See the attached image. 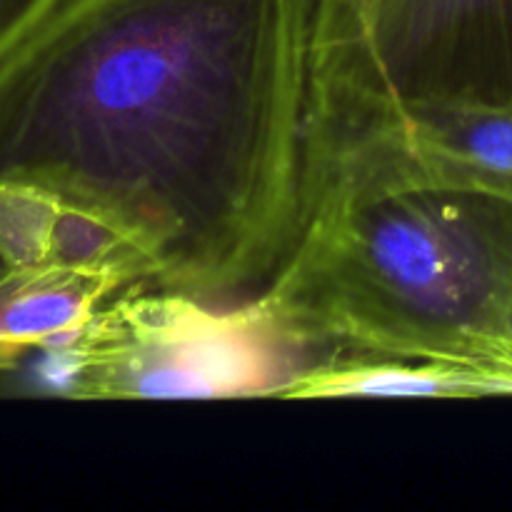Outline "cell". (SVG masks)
<instances>
[{
	"label": "cell",
	"instance_id": "1",
	"mask_svg": "<svg viewBox=\"0 0 512 512\" xmlns=\"http://www.w3.org/2000/svg\"><path fill=\"white\" fill-rule=\"evenodd\" d=\"M315 0H60L0 60V185L103 228L145 285L270 280L303 203Z\"/></svg>",
	"mask_w": 512,
	"mask_h": 512
},
{
	"label": "cell",
	"instance_id": "2",
	"mask_svg": "<svg viewBox=\"0 0 512 512\" xmlns=\"http://www.w3.org/2000/svg\"><path fill=\"white\" fill-rule=\"evenodd\" d=\"M255 300L313 355L453 360L512 395V203L458 190L310 200Z\"/></svg>",
	"mask_w": 512,
	"mask_h": 512
},
{
	"label": "cell",
	"instance_id": "3",
	"mask_svg": "<svg viewBox=\"0 0 512 512\" xmlns=\"http://www.w3.org/2000/svg\"><path fill=\"white\" fill-rule=\"evenodd\" d=\"M448 100L512 103V0H315L305 130Z\"/></svg>",
	"mask_w": 512,
	"mask_h": 512
},
{
	"label": "cell",
	"instance_id": "4",
	"mask_svg": "<svg viewBox=\"0 0 512 512\" xmlns=\"http://www.w3.org/2000/svg\"><path fill=\"white\" fill-rule=\"evenodd\" d=\"M43 353L75 400L278 398L318 358L290 343L258 300L215 310L153 285L123 290Z\"/></svg>",
	"mask_w": 512,
	"mask_h": 512
},
{
	"label": "cell",
	"instance_id": "5",
	"mask_svg": "<svg viewBox=\"0 0 512 512\" xmlns=\"http://www.w3.org/2000/svg\"><path fill=\"white\" fill-rule=\"evenodd\" d=\"M398 190L512 203V103H403L305 133L303 203Z\"/></svg>",
	"mask_w": 512,
	"mask_h": 512
},
{
	"label": "cell",
	"instance_id": "6",
	"mask_svg": "<svg viewBox=\"0 0 512 512\" xmlns=\"http://www.w3.org/2000/svg\"><path fill=\"white\" fill-rule=\"evenodd\" d=\"M123 265H43L0 280V373L33 350H48L83 328L108 300L133 288Z\"/></svg>",
	"mask_w": 512,
	"mask_h": 512
},
{
	"label": "cell",
	"instance_id": "7",
	"mask_svg": "<svg viewBox=\"0 0 512 512\" xmlns=\"http://www.w3.org/2000/svg\"><path fill=\"white\" fill-rule=\"evenodd\" d=\"M510 395L495 375L453 360L323 353L280 388V400L490 398Z\"/></svg>",
	"mask_w": 512,
	"mask_h": 512
},
{
	"label": "cell",
	"instance_id": "8",
	"mask_svg": "<svg viewBox=\"0 0 512 512\" xmlns=\"http://www.w3.org/2000/svg\"><path fill=\"white\" fill-rule=\"evenodd\" d=\"M60 0H0V60L23 43Z\"/></svg>",
	"mask_w": 512,
	"mask_h": 512
},
{
	"label": "cell",
	"instance_id": "9",
	"mask_svg": "<svg viewBox=\"0 0 512 512\" xmlns=\"http://www.w3.org/2000/svg\"><path fill=\"white\" fill-rule=\"evenodd\" d=\"M5 273H8V268H5V265L0 263V280H3V275H5Z\"/></svg>",
	"mask_w": 512,
	"mask_h": 512
}]
</instances>
